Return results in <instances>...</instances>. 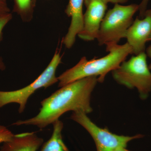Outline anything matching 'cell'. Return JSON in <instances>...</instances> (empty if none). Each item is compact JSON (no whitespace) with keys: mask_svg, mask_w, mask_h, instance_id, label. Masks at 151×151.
Listing matches in <instances>:
<instances>
[{"mask_svg":"<svg viewBox=\"0 0 151 151\" xmlns=\"http://www.w3.org/2000/svg\"><path fill=\"white\" fill-rule=\"evenodd\" d=\"M97 82V77L89 76L61 87L41 102L42 107L36 116L25 121H18L14 125H34L43 129L53 124L68 111L91 113V93Z\"/></svg>","mask_w":151,"mask_h":151,"instance_id":"6da1fadb","label":"cell"},{"mask_svg":"<svg viewBox=\"0 0 151 151\" xmlns=\"http://www.w3.org/2000/svg\"><path fill=\"white\" fill-rule=\"evenodd\" d=\"M106 50L109 53L101 58L88 60L83 57L75 66L58 77L59 87L89 76H96L98 82L103 83L109 72L118 68L128 55L133 54L132 47L127 42L113 45Z\"/></svg>","mask_w":151,"mask_h":151,"instance_id":"7a4b0ae2","label":"cell"},{"mask_svg":"<svg viewBox=\"0 0 151 151\" xmlns=\"http://www.w3.org/2000/svg\"><path fill=\"white\" fill-rule=\"evenodd\" d=\"M139 8L137 4H115L105 14L101 23L97 39L99 45H105L107 49L126 38L127 30L134 22L133 17Z\"/></svg>","mask_w":151,"mask_h":151,"instance_id":"3957f363","label":"cell"},{"mask_svg":"<svg viewBox=\"0 0 151 151\" xmlns=\"http://www.w3.org/2000/svg\"><path fill=\"white\" fill-rule=\"evenodd\" d=\"M147 58L146 52H142L125 60L112 71L115 81L130 89L137 88L143 100L148 97L151 91V72Z\"/></svg>","mask_w":151,"mask_h":151,"instance_id":"277c9868","label":"cell"},{"mask_svg":"<svg viewBox=\"0 0 151 151\" xmlns=\"http://www.w3.org/2000/svg\"><path fill=\"white\" fill-rule=\"evenodd\" d=\"M61 59L60 53L56 51L46 69L31 84L15 91H0V108L10 103H18L19 105V113H22L29 98L37 90L42 87L47 88L58 82V78L55 76V71L61 62Z\"/></svg>","mask_w":151,"mask_h":151,"instance_id":"5b68a950","label":"cell"},{"mask_svg":"<svg viewBox=\"0 0 151 151\" xmlns=\"http://www.w3.org/2000/svg\"><path fill=\"white\" fill-rule=\"evenodd\" d=\"M70 119L81 125L89 132L95 142L97 151H113L120 147H126L130 141L143 137L140 134L128 137L113 134L107 129L97 127L86 113L80 111L73 112Z\"/></svg>","mask_w":151,"mask_h":151,"instance_id":"8992f818","label":"cell"},{"mask_svg":"<svg viewBox=\"0 0 151 151\" xmlns=\"http://www.w3.org/2000/svg\"><path fill=\"white\" fill-rule=\"evenodd\" d=\"M84 3L86 11L83 17V27L78 35L83 40L92 41L98 37L107 4L102 0H84Z\"/></svg>","mask_w":151,"mask_h":151,"instance_id":"52a82bcc","label":"cell"},{"mask_svg":"<svg viewBox=\"0 0 151 151\" xmlns=\"http://www.w3.org/2000/svg\"><path fill=\"white\" fill-rule=\"evenodd\" d=\"M151 34V9L147 10L144 17L135 19L126 34L127 43L135 55L145 52L146 44Z\"/></svg>","mask_w":151,"mask_h":151,"instance_id":"ba28073f","label":"cell"},{"mask_svg":"<svg viewBox=\"0 0 151 151\" xmlns=\"http://www.w3.org/2000/svg\"><path fill=\"white\" fill-rule=\"evenodd\" d=\"M84 0H69L65 12L71 17V22L68 31L63 40V44L70 48L75 43L76 37L83 27V5Z\"/></svg>","mask_w":151,"mask_h":151,"instance_id":"9c48e42d","label":"cell"},{"mask_svg":"<svg viewBox=\"0 0 151 151\" xmlns=\"http://www.w3.org/2000/svg\"><path fill=\"white\" fill-rule=\"evenodd\" d=\"M42 142L34 132L14 135L10 141L4 143L0 151H36Z\"/></svg>","mask_w":151,"mask_h":151,"instance_id":"30bf717a","label":"cell"},{"mask_svg":"<svg viewBox=\"0 0 151 151\" xmlns=\"http://www.w3.org/2000/svg\"><path fill=\"white\" fill-rule=\"evenodd\" d=\"M53 131L51 138L47 142L41 151H69L62 140L61 132L63 124L59 120L53 124Z\"/></svg>","mask_w":151,"mask_h":151,"instance_id":"8fae6325","label":"cell"},{"mask_svg":"<svg viewBox=\"0 0 151 151\" xmlns=\"http://www.w3.org/2000/svg\"><path fill=\"white\" fill-rule=\"evenodd\" d=\"M12 18V15L10 13H9L0 17V40L1 37L3 29ZM5 68V66L2 60L0 58V70H4Z\"/></svg>","mask_w":151,"mask_h":151,"instance_id":"7c38bea8","label":"cell"},{"mask_svg":"<svg viewBox=\"0 0 151 151\" xmlns=\"http://www.w3.org/2000/svg\"><path fill=\"white\" fill-rule=\"evenodd\" d=\"M14 136V134L6 127L0 124V143L10 141Z\"/></svg>","mask_w":151,"mask_h":151,"instance_id":"4fadbf2b","label":"cell"},{"mask_svg":"<svg viewBox=\"0 0 151 151\" xmlns=\"http://www.w3.org/2000/svg\"><path fill=\"white\" fill-rule=\"evenodd\" d=\"M10 13L6 0H0V17Z\"/></svg>","mask_w":151,"mask_h":151,"instance_id":"5bb4252c","label":"cell"},{"mask_svg":"<svg viewBox=\"0 0 151 151\" xmlns=\"http://www.w3.org/2000/svg\"><path fill=\"white\" fill-rule=\"evenodd\" d=\"M32 0H16L17 5L21 11L26 10L29 8Z\"/></svg>","mask_w":151,"mask_h":151,"instance_id":"9a60e30c","label":"cell"},{"mask_svg":"<svg viewBox=\"0 0 151 151\" xmlns=\"http://www.w3.org/2000/svg\"><path fill=\"white\" fill-rule=\"evenodd\" d=\"M150 0H142L140 4H139V17L142 19L145 15V13L147 10V7Z\"/></svg>","mask_w":151,"mask_h":151,"instance_id":"2e32d148","label":"cell"},{"mask_svg":"<svg viewBox=\"0 0 151 151\" xmlns=\"http://www.w3.org/2000/svg\"><path fill=\"white\" fill-rule=\"evenodd\" d=\"M104 2L108 4V3H112L115 4H125L129 1V0H102Z\"/></svg>","mask_w":151,"mask_h":151,"instance_id":"e0dca14e","label":"cell"},{"mask_svg":"<svg viewBox=\"0 0 151 151\" xmlns=\"http://www.w3.org/2000/svg\"><path fill=\"white\" fill-rule=\"evenodd\" d=\"M146 51V53L147 54V56H148L151 59V45L147 48ZM149 67L150 70H151V63L150 65H149Z\"/></svg>","mask_w":151,"mask_h":151,"instance_id":"ac0fdd59","label":"cell"},{"mask_svg":"<svg viewBox=\"0 0 151 151\" xmlns=\"http://www.w3.org/2000/svg\"><path fill=\"white\" fill-rule=\"evenodd\" d=\"M113 151H130L126 149V147H120L114 150Z\"/></svg>","mask_w":151,"mask_h":151,"instance_id":"d6986e66","label":"cell"},{"mask_svg":"<svg viewBox=\"0 0 151 151\" xmlns=\"http://www.w3.org/2000/svg\"><path fill=\"white\" fill-rule=\"evenodd\" d=\"M149 41H151V34L150 36V37H149L148 40V42Z\"/></svg>","mask_w":151,"mask_h":151,"instance_id":"ffe728a7","label":"cell"}]
</instances>
